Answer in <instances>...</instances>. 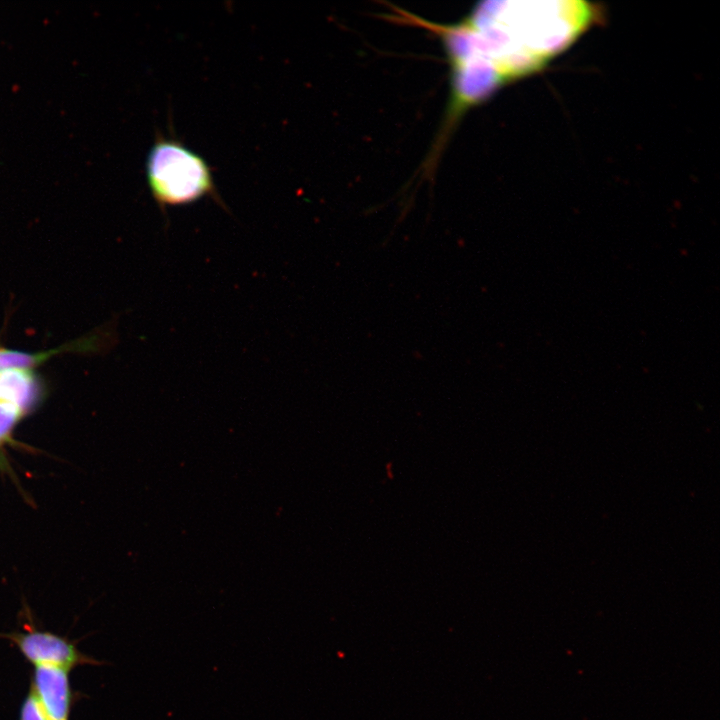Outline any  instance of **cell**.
I'll return each instance as SVG.
<instances>
[{
    "instance_id": "6da1fadb",
    "label": "cell",
    "mask_w": 720,
    "mask_h": 720,
    "mask_svg": "<svg viewBox=\"0 0 720 720\" xmlns=\"http://www.w3.org/2000/svg\"><path fill=\"white\" fill-rule=\"evenodd\" d=\"M597 15L578 0L487 1L466 22L472 53L506 84L541 70Z\"/></svg>"
},
{
    "instance_id": "7a4b0ae2",
    "label": "cell",
    "mask_w": 720,
    "mask_h": 720,
    "mask_svg": "<svg viewBox=\"0 0 720 720\" xmlns=\"http://www.w3.org/2000/svg\"><path fill=\"white\" fill-rule=\"evenodd\" d=\"M148 186L163 211L205 196L224 207L207 162L174 138L158 135L146 162Z\"/></svg>"
},
{
    "instance_id": "3957f363",
    "label": "cell",
    "mask_w": 720,
    "mask_h": 720,
    "mask_svg": "<svg viewBox=\"0 0 720 720\" xmlns=\"http://www.w3.org/2000/svg\"><path fill=\"white\" fill-rule=\"evenodd\" d=\"M10 637L35 667L51 666L69 671L83 659L70 642L49 632L34 631Z\"/></svg>"
},
{
    "instance_id": "277c9868",
    "label": "cell",
    "mask_w": 720,
    "mask_h": 720,
    "mask_svg": "<svg viewBox=\"0 0 720 720\" xmlns=\"http://www.w3.org/2000/svg\"><path fill=\"white\" fill-rule=\"evenodd\" d=\"M32 689L41 704L45 720H68L71 700L68 671L36 666Z\"/></svg>"
},
{
    "instance_id": "5b68a950",
    "label": "cell",
    "mask_w": 720,
    "mask_h": 720,
    "mask_svg": "<svg viewBox=\"0 0 720 720\" xmlns=\"http://www.w3.org/2000/svg\"><path fill=\"white\" fill-rule=\"evenodd\" d=\"M40 393L39 381L30 370H0L1 405L13 407L24 416L38 403Z\"/></svg>"
},
{
    "instance_id": "8992f818",
    "label": "cell",
    "mask_w": 720,
    "mask_h": 720,
    "mask_svg": "<svg viewBox=\"0 0 720 720\" xmlns=\"http://www.w3.org/2000/svg\"><path fill=\"white\" fill-rule=\"evenodd\" d=\"M22 415L13 407L0 404V445L7 441Z\"/></svg>"
},
{
    "instance_id": "52a82bcc",
    "label": "cell",
    "mask_w": 720,
    "mask_h": 720,
    "mask_svg": "<svg viewBox=\"0 0 720 720\" xmlns=\"http://www.w3.org/2000/svg\"><path fill=\"white\" fill-rule=\"evenodd\" d=\"M20 720H45L41 704L33 689L22 706Z\"/></svg>"
}]
</instances>
